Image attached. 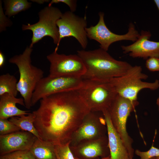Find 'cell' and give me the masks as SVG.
I'll return each instance as SVG.
<instances>
[{
  "instance_id": "6da1fadb",
  "label": "cell",
  "mask_w": 159,
  "mask_h": 159,
  "mask_svg": "<svg viewBox=\"0 0 159 159\" xmlns=\"http://www.w3.org/2000/svg\"><path fill=\"white\" fill-rule=\"evenodd\" d=\"M90 111L77 90L57 93L40 100L34 125L41 140L64 145Z\"/></svg>"
},
{
  "instance_id": "7a4b0ae2",
  "label": "cell",
  "mask_w": 159,
  "mask_h": 159,
  "mask_svg": "<svg viewBox=\"0 0 159 159\" xmlns=\"http://www.w3.org/2000/svg\"><path fill=\"white\" fill-rule=\"evenodd\" d=\"M83 61L86 71L84 80L107 81L124 75L132 66L128 62L117 60L99 48L93 50L77 51Z\"/></svg>"
},
{
  "instance_id": "3957f363",
  "label": "cell",
  "mask_w": 159,
  "mask_h": 159,
  "mask_svg": "<svg viewBox=\"0 0 159 159\" xmlns=\"http://www.w3.org/2000/svg\"><path fill=\"white\" fill-rule=\"evenodd\" d=\"M32 48L27 47L22 54L10 58L9 62L16 64L18 68L19 78L17 83L18 92L23 98L25 107H32V98L35 88L44 77V72L41 69L31 64V55Z\"/></svg>"
},
{
  "instance_id": "277c9868",
  "label": "cell",
  "mask_w": 159,
  "mask_h": 159,
  "mask_svg": "<svg viewBox=\"0 0 159 159\" xmlns=\"http://www.w3.org/2000/svg\"><path fill=\"white\" fill-rule=\"evenodd\" d=\"M85 80L77 90L90 111L108 110L117 94L113 85L108 81Z\"/></svg>"
},
{
  "instance_id": "5b68a950",
  "label": "cell",
  "mask_w": 159,
  "mask_h": 159,
  "mask_svg": "<svg viewBox=\"0 0 159 159\" xmlns=\"http://www.w3.org/2000/svg\"><path fill=\"white\" fill-rule=\"evenodd\" d=\"M142 70L140 66H132L124 75L107 81L113 85L117 94L132 101H137L138 95L142 90H155L159 88L158 80L153 82L142 81L148 76L142 72Z\"/></svg>"
},
{
  "instance_id": "8992f818",
  "label": "cell",
  "mask_w": 159,
  "mask_h": 159,
  "mask_svg": "<svg viewBox=\"0 0 159 159\" xmlns=\"http://www.w3.org/2000/svg\"><path fill=\"white\" fill-rule=\"evenodd\" d=\"M62 13L57 8L47 6L39 13V20L32 24H23V30H31L33 33L31 43L29 46L32 48L34 44L46 36L51 37L57 46L54 51L57 52L59 46V34L57 22Z\"/></svg>"
},
{
  "instance_id": "52a82bcc",
  "label": "cell",
  "mask_w": 159,
  "mask_h": 159,
  "mask_svg": "<svg viewBox=\"0 0 159 159\" xmlns=\"http://www.w3.org/2000/svg\"><path fill=\"white\" fill-rule=\"evenodd\" d=\"M138 104V101H132L117 94L108 110L112 125L126 148L130 159H133L134 150L132 140L127 132L126 123L131 112Z\"/></svg>"
},
{
  "instance_id": "ba28073f",
  "label": "cell",
  "mask_w": 159,
  "mask_h": 159,
  "mask_svg": "<svg viewBox=\"0 0 159 159\" xmlns=\"http://www.w3.org/2000/svg\"><path fill=\"white\" fill-rule=\"evenodd\" d=\"M82 77L69 76L50 77L43 78L37 85L33 93L32 106L39 100L48 96L57 93L76 90L84 85Z\"/></svg>"
},
{
  "instance_id": "9c48e42d",
  "label": "cell",
  "mask_w": 159,
  "mask_h": 159,
  "mask_svg": "<svg viewBox=\"0 0 159 159\" xmlns=\"http://www.w3.org/2000/svg\"><path fill=\"white\" fill-rule=\"evenodd\" d=\"M98 14L99 19L97 23L95 26L86 28L85 30L87 38L98 42L100 48L107 51L110 46L114 42L122 40L134 42L137 39L140 33L132 22L130 23L126 34H117L111 31L106 26L104 19V13L100 12Z\"/></svg>"
},
{
  "instance_id": "30bf717a",
  "label": "cell",
  "mask_w": 159,
  "mask_h": 159,
  "mask_svg": "<svg viewBox=\"0 0 159 159\" xmlns=\"http://www.w3.org/2000/svg\"><path fill=\"white\" fill-rule=\"evenodd\" d=\"M47 58L50 64L49 76L82 77L85 72V65L77 54H60L54 51Z\"/></svg>"
},
{
  "instance_id": "8fae6325",
  "label": "cell",
  "mask_w": 159,
  "mask_h": 159,
  "mask_svg": "<svg viewBox=\"0 0 159 159\" xmlns=\"http://www.w3.org/2000/svg\"><path fill=\"white\" fill-rule=\"evenodd\" d=\"M98 112L90 111L72 135L70 146L83 141L100 138L105 136L107 132L105 118Z\"/></svg>"
},
{
  "instance_id": "7c38bea8",
  "label": "cell",
  "mask_w": 159,
  "mask_h": 159,
  "mask_svg": "<svg viewBox=\"0 0 159 159\" xmlns=\"http://www.w3.org/2000/svg\"><path fill=\"white\" fill-rule=\"evenodd\" d=\"M57 25L59 34V44L62 38L72 37L77 41L84 49L86 48L88 38L85 30L87 25L85 17H80L70 11H67L62 13L57 21Z\"/></svg>"
},
{
  "instance_id": "4fadbf2b",
  "label": "cell",
  "mask_w": 159,
  "mask_h": 159,
  "mask_svg": "<svg viewBox=\"0 0 159 159\" xmlns=\"http://www.w3.org/2000/svg\"><path fill=\"white\" fill-rule=\"evenodd\" d=\"M151 36L150 32L142 30L137 39L133 44L121 46L123 53H129L130 57L134 58H159V42L150 40Z\"/></svg>"
},
{
  "instance_id": "5bb4252c",
  "label": "cell",
  "mask_w": 159,
  "mask_h": 159,
  "mask_svg": "<svg viewBox=\"0 0 159 159\" xmlns=\"http://www.w3.org/2000/svg\"><path fill=\"white\" fill-rule=\"evenodd\" d=\"M37 138L32 134L22 130L0 135V155L16 151L30 150Z\"/></svg>"
},
{
  "instance_id": "9a60e30c",
  "label": "cell",
  "mask_w": 159,
  "mask_h": 159,
  "mask_svg": "<svg viewBox=\"0 0 159 159\" xmlns=\"http://www.w3.org/2000/svg\"><path fill=\"white\" fill-rule=\"evenodd\" d=\"M70 148L74 157L81 159L105 157V152L109 150L108 137L106 136L83 141L75 145L70 146Z\"/></svg>"
},
{
  "instance_id": "2e32d148",
  "label": "cell",
  "mask_w": 159,
  "mask_h": 159,
  "mask_svg": "<svg viewBox=\"0 0 159 159\" xmlns=\"http://www.w3.org/2000/svg\"><path fill=\"white\" fill-rule=\"evenodd\" d=\"M102 113L106 124L110 159H130L126 148L112 125L108 110Z\"/></svg>"
},
{
  "instance_id": "e0dca14e",
  "label": "cell",
  "mask_w": 159,
  "mask_h": 159,
  "mask_svg": "<svg viewBox=\"0 0 159 159\" xmlns=\"http://www.w3.org/2000/svg\"><path fill=\"white\" fill-rule=\"evenodd\" d=\"M17 104L25 107L22 97L17 98L7 93L0 96V119H7L13 117L29 114L28 111L19 109L16 106Z\"/></svg>"
},
{
  "instance_id": "ac0fdd59",
  "label": "cell",
  "mask_w": 159,
  "mask_h": 159,
  "mask_svg": "<svg viewBox=\"0 0 159 159\" xmlns=\"http://www.w3.org/2000/svg\"><path fill=\"white\" fill-rule=\"evenodd\" d=\"M35 159H57L55 145L37 138L30 150Z\"/></svg>"
},
{
  "instance_id": "d6986e66",
  "label": "cell",
  "mask_w": 159,
  "mask_h": 159,
  "mask_svg": "<svg viewBox=\"0 0 159 159\" xmlns=\"http://www.w3.org/2000/svg\"><path fill=\"white\" fill-rule=\"evenodd\" d=\"M35 116L34 114L29 113L27 115H23L10 118L9 120L19 127L22 130L29 132L41 139L34 125Z\"/></svg>"
},
{
  "instance_id": "ffe728a7",
  "label": "cell",
  "mask_w": 159,
  "mask_h": 159,
  "mask_svg": "<svg viewBox=\"0 0 159 159\" xmlns=\"http://www.w3.org/2000/svg\"><path fill=\"white\" fill-rule=\"evenodd\" d=\"M16 77L9 73L0 76V96L9 93L16 97L18 91Z\"/></svg>"
},
{
  "instance_id": "44dd1931",
  "label": "cell",
  "mask_w": 159,
  "mask_h": 159,
  "mask_svg": "<svg viewBox=\"0 0 159 159\" xmlns=\"http://www.w3.org/2000/svg\"><path fill=\"white\" fill-rule=\"evenodd\" d=\"M4 2V13L9 17L25 11L31 6V3L26 0H5Z\"/></svg>"
},
{
  "instance_id": "7402d4cb",
  "label": "cell",
  "mask_w": 159,
  "mask_h": 159,
  "mask_svg": "<svg viewBox=\"0 0 159 159\" xmlns=\"http://www.w3.org/2000/svg\"><path fill=\"white\" fill-rule=\"evenodd\" d=\"M69 145L70 143L64 145H55L57 159H75Z\"/></svg>"
},
{
  "instance_id": "603a6c76",
  "label": "cell",
  "mask_w": 159,
  "mask_h": 159,
  "mask_svg": "<svg viewBox=\"0 0 159 159\" xmlns=\"http://www.w3.org/2000/svg\"><path fill=\"white\" fill-rule=\"evenodd\" d=\"M0 159H35L30 150H18L1 155Z\"/></svg>"
},
{
  "instance_id": "cb8c5ba5",
  "label": "cell",
  "mask_w": 159,
  "mask_h": 159,
  "mask_svg": "<svg viewBox=\"0 0 159 159\" xmlns=\"http://www.w3.org/2000/svg\"><path fill=\"white\" fill-rule=\"evenodd\" d=\"M21 130L7 119H0V135H3Z\"/></svg>"
},
{
  "instance_id": "d4e9b609",
  "label": "cell",
  "mask_w": 159,
  "mask_h": 159,
  "mask_svg": "<svg viewBox=\"0 0 159 159\" xmlns=\"http://www.w3.org/2000/svg\"><path fill=\"white\" fill-rule=\"evenodd\" d=\"M135 153L140 157V159H150L159 156V149L152 145L147 151L143 152L136 150L135 151Z\"/></svg>"
},
{
  "instance_id": "484cf974",
  "label": "cell",
  "mask_w": 159,
  "mask_h": 159,
  "mask_svg": "<svg viewBox=\"0 0 159 159\" xmlns=\"http://www.w3.org/2000/svg\"><path fill=\"white\" fill-rule=\"evenodd\" d=\"M2 1H0V32L5 31L6 28L11 26L12 24V21L5 15L4 12L2 7Z\"/></svg>"
},
{
  "instance_id": "4316f807",
  "label": "cell",
  "mask_w": 159,
  "mask_h": 159,
  "mask_svg": "<svg viewBox=\"0 0 159 159\" xmlns=\"http://www.w3.org/2000/svg\"><path fill=\"white\" fill-rule=\"evenodd\" d=\"M145 66L150 71H159V58L156 57L148 58L146 61Z\"/></svg>"
},
{
  "instance_id": "83f0119b",
  "label": "cell",
  "mask_w": 159,
  "mask_h": 159,
  "mask_svg": "<svg viewBox=\"0 0 159 159\" xmlns=\"http://www.w3.org/2000/svg\"><path fill=\"white\" fill-rule=\"evenodd\" d=\"M62 3L66 4L69 7L70 11L74 12L76 10L77 1L76 0H52L50 1L48 6H52L53 4Z\"/></svg>"
},
{
  "instance_id": "f1b7e54d",
  "label": "cell",
  "mask_w": 159,
  "mask_h": 159,
  "mask_svg": "<svg viewBox=\"0 0 159 159\" xmlns=\"http://www.w3.org/2000/svg\"><path fill=\"white\" fill-rule=\"evenodd\" d=\"M5 61L4 56L2 52L0 51V67H2L4 65Z\"/></svg>"
},
{
  "instance_id": "f546056e",
  "label": "cell",
  "mask_w": 159,
  "mask_h": 159,
  "mask_svg": "<svg viewBox=\"0 0 159 159\" xmlns=\"http://www.w3.org/2000/svg\"><path fill=\"white\" fill-rule=\"evenodd\" d=\"M32 2H36L39 4H43L44 2H48L49 1V0H31Z\"/></svg>"
},
{
  "instance_id": "4dcf8cb0",
  "label": "cell",
  "mask_w": 159,
  "mask_h": 159,
  "mask_svg": "<svg viewBox=\"0 0 159 159\" xmlns=\"http://www.w3.org/2000/svg\"><path fill=\"white\" fill-rule=\"evenodd\" d=\"M154 1L159 11V0H154Z\"/></svg>"
},
{
  "instance_id": "1f68e13d",
  "label": "cell",
  "mask_w": 159,
  "mask_h": 159,
  "mask_svg": "<svg viewBox=\"0 0 159 159\" xmlns=\"http://www.w3.org/2000/svg\"><path fill=\"white\" fill-rule=\"evenodd\" d=\"M75 159H81L76 157H75ZM100 159H110V156H107L105 157L102 158Z\"/></svg>"
},
{
  "instance_id": "d6a6232c",
  "label": "cell",
  "mask_w": 159,
  "mask_h": 159,
  "mask_svg": "<svg viewBox=\"0 0 159 159\" xmlns=\"http://www.w3.org/2000/svg\"><path fill=\"white\" fill-rule=\"evenodd\" d=\"M156 104L158 106V110L159 112V97H158L157 99Z\"/></svg>"
},
{
  "instance_id": "836d02e7",
  "label": "cell",
  "mask_w": 159,
  "mask_h": 159,
  "mask_svg": "<svg viewBox=\"0 0 159 159\" xmlns=\"http://www.w3.org/2000/svg\"><path fill=\"white\" fill-rule=\"evenodd\" d=\"M155 159H159V157H155Z\"/></svg>"
},
{
  "instance_id": "e575fe53",
  "label": "cell",
  "mask_w": 159,
  "mask_h": 159,
  "mask_svg": "<svg viewBox=\"0 0 159 159\" xmlns=\"http://www.w3.org/2000/svg\"><path fill=\"white\" fill-rule=\"evenodd\" d=\"M150 159H155V157L153 158H150Z\"/></svg>"
}]
</instances>
